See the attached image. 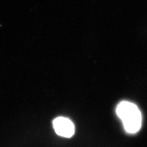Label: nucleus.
<instances>
[{"mask_svg": "<svg viewBox=\"0 0 147 147\" xmlns=\"http://www.w3.org/2000/svg\"><path fill=\"white\" fill-rule=\"evenodd\" d=\"M118 117L121 119L125 131L130 134H135L140 130L142 117L137 105L127 101H122L116 109Z\"/></svg>", "mask_w": 147, "mask_h": 147, "instance_id": "obj_1", "label": "nucleus"}, {"mask_svg": "<svg viewBox=\"0 0 147 147\" xmlns=\"http://www.w3.org/2000/svg\"><path fill=\"white\" fill-rule=\"evenodd\" d=\"M54 130L59 136L69 138L75 132V126L69 119L64 117H58L53 121Z\"/></svg>", "mask_w": 147, "mask_h": 147, "instance_id": "obj_2", "label": "nucleus"}]
</instances>
